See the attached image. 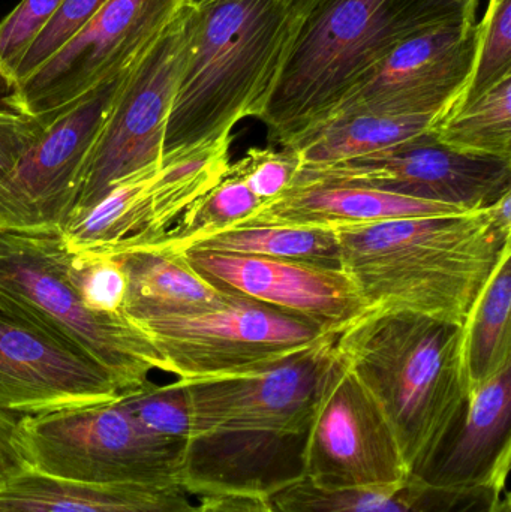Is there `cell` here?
<instances>
[{"mask_svg": "<svg viewBox=\"0 0 511 512\" xmlns=\"http://www.w3.org/2000/svg\"><path fill=\"white\" fill-rule=\"evenodd\" d=\"M68 265L59 228L0 231V309L104 367L123 394L138 390L150 372H162L161 357L125 315L90 310L69 280Z\"/></svg>", "mask_w": 511, "mask_h": 512, "instance_id": "5", "label": "cell"}, {"mask_svg": "<svg viewBox=\"0 0 511 512\" xmlns=\"http://www.w3.org/2000/svg\"><path fill=\"white\" fill-rule=\"evenodd\" d=\"M68 276L90 310L123 315L128 280L119 256L69 252Z\"/></svg>", "mask_w": 511, "mask_h": 512, "instance_id": "30", "label": "cell"}, {"mask_svg": "<svg viewBox=\"0 0 511 512\" xmlns=\"http://www.w3.org/2000/svg\"><path fill=\"white\" fill-rule=\"evenodd\" d=\"M302 17L278 0H192L162 159L233 140L260 119Z\"/></svg>", "mask_w": 511, "mask_h": 512, "instance_id": "1", "label": "cell"}, {"mask_svg": "<svg viewBox=\"0 0 511 512\" xmlns=\"http://www.w3.org/2000/svg\"><path fill=\"white\" fill-rule=\"evenodd\" d=\"M458 212L464 210L423 203L354 183L303 180L291 183L278 197L261 204L260 209L237 228L279 225L335 230Z\"/></svg>", "mask_w": 511, "mask_h": 512, "instance_id": "20", "label": "cell"}, {"mask_svg": "<svg viewBox=\"0 0 511 512\" xmlns=\"http://www.w3.org/2000/svg\"><path fill=\"white\" fill-rule=\"evenodd\" d=\"M18 418L0 409V481L26 469L17 444Z\"/></svg>", "mask_w": 511, "mask_h": 512, "instance_id": "35", "label": "cell"}, {"mask_svg": "<svg viewBox=\"0 0 511 512\" xmlns=\"http://www.w3.org/2000/svg\"><path fill=\"white\" fill-rule=\"evenodd\" d=\"M511 460V364L471 388L458 414L411 463L408 478L444 490H506Z\"/></svg>", "mask_w": 511, "mask_h": 512, "instance_id": "18", "label": "cell"}, {"mask_svg": "<svg viewBox=\"0 0 511 512\" xmlns=\"http://www.w3.org/2000/svg\"><path fill=\"white\" fill-rule=\"evenodd\" d=\"M198 512H276L272 501L261 496L216 495L203 496Z\"/></svg>", "mask_w": 511, "mask_h": 512, "instance_id": "36", "label": "cell"}, {"mask_svg": "<svg viewBox=\"0 0 511 512\" xmlns=\"http://www.w3.org/2000/svg\"><path fill=\"white\" fill-rule=\"evenodd\" d=\"M188 246L228 252V254L288 259V261L306 262L318 267L341 270L338 236L335 230H326V228L279 227V225L233 228Z\"/></svg>", "mask_w": 511, "mask_h": 512, "instance_id": "27", "label": "cell"}, {"mask_svg": "<svg viewBox=\"0 0 511 512\" xmlns=\"http://www.w3.org/2000/svg\"><path fill=\"white\" fill-rule=\"evenodd\" d=\"M510 261L511 249L492 271L462 327L470 390L511 364Z\"/></svg>", "mask_w": 511, "mask_h": 512, "instance_id": "25", "label": "cell"}, {"mask_svg": "<svg viewBox=\"0 0 511 512\" xmlns=\"http://www.w3.org/2000/svg\"><path fill=\"white\" fill-rule=\"evenodd\" d=\"M129 321L149 337L162 372L182 381L251 372L335 336L308 319L239 295L201 312Z\"/></svg>", "mask_w": 511, "mask_h": 512, "instance_id": "7", "label": "cell"}, {"mask_svg": "<svg viewBox=\"0 0 511 512\" xmlns=\"http://www.w3.org/2000/svg\"><path fill=\"white\" fill-rule=\"evenodd\" d=\"M468 5L473 6V8H479V0H465Z\"/></svg>", "mask_w": 511, "mask_h": 512, "instance_id": "39", "label": "cell"}, {"mask_svg": "<svg viewBox=\"0 0 511 512\" xmlns=\"http://www.w3.org/2000/svg\"><path fill=\"white\" fill-rule=\"evenodd\" d=\"M476 50V17L431 27L399 44L323 123L351 114L443 117L470 80Z\"/></svg>", "mask_w": 511, "mask_h": 512, "instance_id": "15", "label": "cell"}, {"mask_svg": "<svg viewBox=\"0 0 511 512\" xmlns=\"http://www.w3.org/2000/svg\"><path fill=\"white\" fill-rule=\"evenodd\" d=\"M408 466L389 421L336 354L306 445L305 481L327 492L393 489Z\"/></svg>", "mask_w": 511, "mask_h": 512, "instance_id": "13", "label": "cell"}, {"mask_svg": "<svg viewBox=\"0 0 511 512\" xmlns=\"http://www.w3.org/2000/svg\"><path fill=\"white\" fill-rule=\"evenodd\" d=\"M282 5L287 6L291 11L296 12L299 17H305L306 14L312 11L321 0H278Z\"/></svg>", "mask_w": 511, "mask_h": 512, "instance_id": "37", "label": "cell"}, {"mask_svg": "<svg viewBox=\"0 0 511 512\" xmlns=\"http://www.w3.org/2000/svg\"><path fill=\"white\" fill-rule=\"evenodd\" d=\"M129 69L50 117L35 144L0 182V231L62 228L71 215L90 150Z\"/></svg>", "mask_w": 511, "mask_h": 512, "instance_id": "12", "label": "cell"}, {"mask_svg": "<svg viewBox=\"0 0 511 512\" xmlns=\"http://www.w3.org/2000/svg\"><path fill=\"white\" fill-rule=\"evenodd\" d=\"M63 0H21L0 21V81L11 89L15 69L27 47Z\"/></svg>", "mask_w": 511, "mask_h": 512, "instance_id": "32", "label": "cell"}, {"mask_svg": "<svg viewBox=\"0 0 511 512\" xmlns=\"http://www.w3.org/2000/svg\"><path fill=\"white\" fill-rule=\"evenodd\" d=\"M432 134L456 152L511 162V75L447 111Z\"/></svg>", "mask_w": 511, "mask_h": 512, "instance_id": "26", "label": "cell"}, {"mask_svg": "<svg viewBox=\"0 0 511 512\" xmlns=\"http://www.w3.org/2000/svg\"><path fill=\"white\" fill-rule=\"evenodd\" d=\"M116 256L128 280L123 306L128 319L201 312L230 297L201 279L185 258L171 249L152 246Z\"/></svg>", "mask_w": 511, "mask_h": 512, "instance_id": "23", "label": "cell"}, {"mask_svg": "<svg viewBox=\"0 0 511 512\" xmlns=\"http://www.w3.org/2000/svg\"><path fill=\"white\" fill-rule=\"evenodd\" d=\"M177 252L201 279L222 294L276 307L308 319L335 336L368 312L356 286L342 270L197 246Z\"/></svg>", "mask_w": 511, "mask_h": 512, "instance_id": "16", "label": "cell"}, {"mask_svg": "<svg viewBox=\"0 0 511 512\" xmlns=\"http://www.w3.org/2000/svg\"><path fill=\"white\" fill-rule=\"evenodd\" d=\"M231 141L162 159L116 183L60 228L71 254L123 255L159 245L182 216L221 182Z\"/></svg>", "mask_w": 511, "mask_h": 512, "instance_id": "8", "label": "cell"}, {"mask_svg": "<svg viewBox=\"0 0 511 512\" xmlns=\"http://www.w3.org/2000/svg\"><path fill=\"white\" fill-rule=\"evenodd\" d=\"M47 123L48 120L18 113L8 105L0 107V182L35 144Z\"/></svg>", "mask_w": 511, "mask_h": 512, "instance_id": "34", "label": "cell"}, {"mask_svg": "<svg viewBox=\"0 0 511 512\" xmlns=\"http://www.w3.org/2000/svg\"><path fill=\"white\" fill-rule=\"evenodd\" d=\"M476 14L465 0H321L300 21L258 120L285 149L327 120L399 44Z\"/></svg>", "mask_w": 511, "mask_h": 512, "instance_id": "3", "label": "cell"}, {"mask_svg": "<svg viewBox=\"0 0 511 512\" xmlns=\"http://www.w3.org/2000/svg\"><path fill=\"white\" fill-rule=\"evenodd\" d=\"M464 325L405 310H368L335 351L392 426L408 468L470 393Z\"/></svg>", "mask_w": 511, "mask_h": 512, "instance_id": "4", "label": "cell"}, {"mask_svg": "<svg viewBox=\"0 0 511 512\" xmlns=\"http://www.w3.org/2000/svg\"><path fill=\"white\" fill-rule=\"evenodd\" d=\"M192 0H108L47 62L3 98L35 119L54 114L134 65Z\"/></svg>", "mask_w": 511, "mask_h": 512, "instance_id": "10", "label": "cell"}, {"mask_svg": "<svg viewBox=\"0 0 511 512\" xmlns=\"http://www.w3.org/2000/svg\"><path fill=\"white\" fill-rule=\"evenodd\" d=\"M107 2L108 0H63L21 57L12 78L11 89L29 77L42 63L47 62L69 39L74 38Z\"/></svg>", "mask_w": 511, "mask_h": 512, "instance_id": "31", "label": "cell"}, {"mask_svg": "<svg viewBox=\"0 0 511 512\" xmlns=\"http://www.w3.org/2000/svg\"><path fill=\"white\" fill-rule=\"evenodd\" d=\"M341 270L368 310H405L464 325L511 249L489 207L335 228Z\"/></svg>", "mask_w": 511, "mask_h": 512, "instance_id": "2", "label": "cell"}, {"mask_svg": "<svg viewBox=\"0 0 511 512\" xmlns=\"http://www.w3.org/2000/svg\"><path fill=\"white\" fill-rule=\"evenodd\" d=\"M335 337L251 372L183 381L191 439L212 430L309 432L336 363Z\"/></svg>", "mask_w": 511, "mask_h": 512, "instance_id": "11", "label": "cell"}, {"mask_svg": "<svg viewBox=\"0 0 511 512\" xmlns=\"http://www.w3.org/2000/svg\"><path fill=\"white\" fill-rule=\"evenodd\" d=\"M510 75L511 0H489L482 21L477 23V50L473 72L453 107L482 95Z\"/></svg>", "mask_w": 511, "mask_h": 512, "instance_id": "29", "label": "cell"}, {"mask_svg": "<svg viewBox=\"0 0 511 512\" xmlns=\"http://www.w3.org/2000/svg\"><path fill=\"white\" fill-rule=\"evenodd\" d=\"M17 444L30 471L104 486L180 489L189 441L138 421L119 399L18 418Z\"/></svg>", "mask_w": 511, "mask_h": 512, "instance_id": "6", "label": "cell"}, {"mask_svg": "<svg viewBox=\"0 0 511 512\" xmlns=\"http://www.w3.org/2000/svg\"><path fill=\"white\" fill-rule=\"evenodd\" d=\"M189 6L126 74L90 150L68 219L90 209L126 177L161 164L168 114L188 44Z\"/></svg>", "mask_w": 511, "mask_h": 512, "instance_id": "9", "label": "cell"}, {"mask_svg": "<svg viewBox=\"0 0 511 512\" xmlns=\"http://www.w3.org/2000/svg\"><path fill=\"white\" fill-rule=\"evenodd\" d=\"M260 198L230 173L182 216L159 245L161 248L180 251L198 240L222 231L240 227L261 206Z\"/></svg>", "mask_w": 511, "mask_h": 512, "instance_id": "28", "label": "cell"}, {"mask_svg": "<svg viewBox=\"0 0 511 512\" xmlns=\"http://www.w3.org/2000/svg\"><path fill=\"white\" fill-rule=\"evenodd\" d=\"M2 411H3V409H2Z\"/></svg>", "mask_w": 511, "mask_h": 512, "instance_id": "40", "label": "cell"}, {"mask_svg": "<svg viewBox=\"0 0 511 512\" xmlns=\"http://www.w3.org/2000/svg\"><path fill=\"white\" fill-rule=\"evenodd\" d=\"M506 490H444L407 478L393 489L327 492L302 481L273 496L276 512H500Z\"/></svg>", "mask_w": 511, "mask_h": 512, "instance_id": "22", "label": "cell"}, {"mask_svg": "<svg viewBox=\"0 0 511 512\" xmlns=\"http://www.w3.org/2000/svg\"><path fill=\"white\" fill-rule=\"evenodd\" d=\"M438 116L351 114L300 135L285 147L299 168H323L365 158L434 128ZM297 168V170H299Z\"/></svg>", "mask_w": 511, "mask_h": 512, "instance_id": "24", "label": "cell"}, {"mask_svg": "<svg viewBox=\"0 0 511 512\" xmlns=\"http://www.w3.org/2000/svg\"><path fill=\"white\" fill-rule=\"evenodd\" d=\"M297 162L288 150L249 149L236 164H230L228 173L242 180L261 203L278 197L293 182Z\"/></svg>", "mask_w": 511, "mask_h": 512, "instance_id": "33", "label": "cell"}, {"mask_svg": "<svg viewBox=\"0 0 511 512\" xmlns=\"http://www.w3.org/2000/svg\"><path fill=\"white\" fill-rule=\"evenodd\" d=\"M120 396L119 382L104 367L0 309V409L23 417Z\"/></svg>", "mask_w": 511, "mask_h": 512, "instance_id": "17", "label": "cell"}, {"mask_svg": "<svg viewBox=\"0 0 511 512\" xmlns=\"http://www.w3.org/2000/svg\"><path fill=\"white\" fill-rule=\"evenodd\" d=\"M500 512H511V502L509 493H504L503 501H501Z\"/></svg>", "mask_w": 511, "mask_h": 512, "instance_id": "38", "label": "cell"}, {"mask_svg": "<svg viewBox=\"0 0 511 512\" xmlns=\"http://www.w3.org/2000/svg\"><path fill=\"white\" fill-rule=\"evenodd\" d=\"M0 512H198L182 489L104 486L23 469L0 481Z\"/></svg>", "mask_w": 511, "mask_h": 512, "instance_id": "21", "label": "cell"}, {"mask_svg": "<svg viewBox=\"0 0 511 512\" xmlns=\"http://www.w3.org/2000/svg\"><path fill=\"white\" fill-rule=\"evenodd\" d=\"M306 433L212 430L189 441L180 489L198 498L251 495L272 499L305 481Z\"/></svg>", "mask_w": 511, "mask_h": 512, "instance_id": "19", "label": "cell"}, {"mask_svg": "<svg viewBox=\"0 0 511 512\" xmlns=\"http://www.w3.org/2000/svg\"><path fill=\"white\" fill-rule=\"evenodd\" d=\"M303 180L354 183L468 212L485 209L511 191V162L456 152L431 129L365 158L299 168L293 182Z\"/></svg>", "mask_w": 511, "mask_h": 512, "instance_id": "14", "label": "cell"}]
</instances>
